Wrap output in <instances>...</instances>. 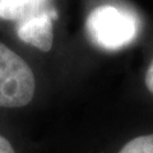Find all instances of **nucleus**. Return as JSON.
Instances as JSON below:
<instances>
[{"instance_id": "f257e3e1", "label": "nucleus", "mask_w": 153, "mask_h": 153, "mask_svg": "<svg viewBox=\"0 0 153 153\" xmlns=\"http://www.w3.org/2000/svg\"><path fill=\"white\" fill-rule=\"evenodd\" d=\"M85 30L98 47L119 50L135 38L138 23L130 12L115 5H100L89 13Z\"/></svg>"}, {"instance_id": "f03ea898", "label": "nucleus", "mask_w": 153, "mask_h": 153, "mask_svg": "<svg viewBox=\"0 0 153 153\" xmlns=\"http://www.w3.org/2000/svg\"><path fill=\"white\" fill-rule=\"evenodd\" d=\"M36 91L35 75L25 60L0 42V107L28 105Z\"/></svg>"}, {"instance_id": "7ed1b4c3", "label": "nucleus", "mask_w": 153, "mask_h": 153, "mask_svg": "<svg viewBox=\"0 0 153 153\" xmlns=\"http://www.w3.org/2000/svg\"><path fill=\"white\" fill-rule=\"evenodd\" d=\"M56 18L57 13L54 8H51L31 18L23 19L17 23V36L25 44L31 45L44 52L50 51L54 41L52 21Z\"/></svg>"}, {"instance_id": "20e7f679", "label": "nucleus", "mask_w": 153, "mask_h": 153, "mask_svg": "<svg viewBox=\"0 0 153 153\" xmlns=\"http://www.w3.org/2000/svg\"><path fill=\"white\" fill-rule=\"evenodd\" d=\"M51 0H0V19L21 22L54 8Z\"/></svg>"}, {"instance_id": "39448f33", "label": "nucleus", "mask_w": 153, "mask_h": 153, "mask_svg": "<svg viewBox=\"0 0 153 153\" xmlns=\"http://www.w3.org/2000/svg\"><path fill=\"white\" fill-rule=\"evenodd\" d=\"M119 153H153V134L137 137L129 140Z\"/></svg>"}, {"instance_id": "423d86ee", "label": "nucleus", "mask_w": 153, "mask_h": 153, "mask_svg": "<svg viewBox=\"0 0 153 153\" xmlns=\"http://www.w3.org/2000/svg\"><path fill=\"white\" fill-rule=\"evenodd\" d=\"M144 83H146L147 89L153 94V60H152L151 65L148 66V69H147L146 78H144Z\"/></svg>"}, {"instance_id": "0eeeda50", "label": "nucleus", "mask_w": 153, "mask_h": 153, "mask_svg": "<svg viewBox=\"0 0 153 153\" xmlns=\"http://www.w3.org/2000/svg\"><path fill=\"white\" fill-rule=\"evenodd\" d=\"M0 153H16L7 138L0 135Z\"/></svg>"}]
</instances>
